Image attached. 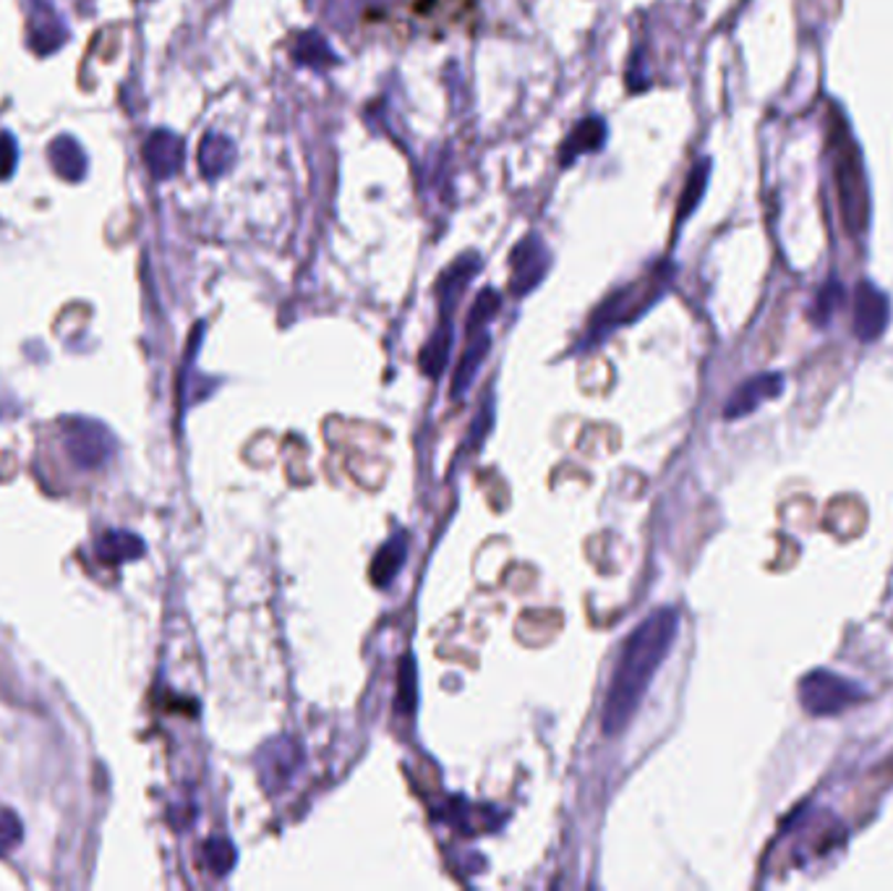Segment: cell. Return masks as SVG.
I'll use <instances>...</instances> for the list:
<instances>
[{
	"instance_id": "277c9868",
	"label": "cell",
	"mask_w": 893,
	"mask_h": 891,
	"mask_svg": "<svg viewBox=\"0 0 893 891\" xmlns=\"http://www.w3.org/2000/svg\"><path fill=\"white\" fill-rule=\"evenodd\" d=\"M799 703L812 716H833L865 699L852 680L831 670H812L799 680Z\"/></svg>"
},
{
	"instance_id": "ac0fdd59",
	"label": "cell",
	"mask_w": 893,
	"mask_h": 891,
	"mask_svg": "<svg viewBox=\"0 0 893 891\" xmlns=\"http://www.w3.org/2000/svg\"><path fill=\"white\" fill-rule=\"evenodd\" d=\"M48 160L63 181H82L86 172V157L71 136H55L48 147Z\"/></svg>"
},
{
	"instance_id": "8992f818",
	"label": "cell",
	"mask_w": 893,
	"mask_h": 891,
	"mask_svg": "<svg viewBox=\"0 0 893 891\" xmlns=\"http://www.w3.org/2000/svg\"><path fill=\"white\" fill-rule=\"evenodd\" d=\"M551 268V254L546 249L542 235L528 233L515 243L509 251V293L515 298H523L533 287L544 283L546 272Z\"/></svg>"
},
{
	"instance_id": "7c38bea8",
	"label": "cell",
	"mask_w": 893,
	"mask_h": 891,
	"mask_svg": "<svg viewBox=\"0 0 893 891\" xmlns=\"http://www.w3.org/2000/svg\"><path fill=\"white\" fill-rule=\"evenodd\" d=\"M603 141H607V120L599 118V115H588V118H582L580 124L567 134V139L561 141L559 165L561 168H570V165L578 163L582 155L599 153Z\"/></svg>"
},
{
	"instance_id": "603a6c76",
	"label": "cell",
	"mask_w": 893,
	"mask_h": 891,
	"mask_svg": "<svg viewBox=\"0 0 893 891\" xmlns=\"http://www.w3.org/2000/svg\"><path fill=\"white\" fill-rule=\"evenodd\" d=\"M235 858H238L235 847H233V842H230V839L214 837V839H210V842L204 845V862H207V868H210L214 876H228L230 868L235 866Z\"/></svg>"
},
{
	"instance_id": "3957f363",
	"label": "cell",
	"mask_w": 893,
	"mask_h": 891,
	"mask_svg": "<svg viewBox=\"0 0 893 891\" xmlns=\"http://www.w3.org/2000/svg\"><path fill=\"white\" fill-rule=\"evenodd\" d=\"M674 277V264L672 262H659L653 264L645 275H640L632 283L617 287L611 291L607 298L601 301L599 308L590 314L588 329L582 335L580 348H596V345L607 340L611 333H617L619 327L632 325V322L640 319L648 308H651L661 296L669 291Z\"/></svg>"
},
{
	"instance_id": "83f0119b",
	"label": "cell",
	"mask_w": 893,
	"mask_h": 891,
	"mask_svg": "<svg viewBox=\"0 0 893 891\" xmlns=\"http://www.w3.org/2000/svg\"><path fill=\"white\" fill-rule=\"evenodd\" d=\"M486 421H492V406L481 408L479 419H475V423H473V444H479L486 437V431H488Z\"/></svg>"
},
{
	"instance_id": "d4e9b609",
	"label": "cell",
	"mask_w": 893,
	"mask_h": 891,
	"mask_svg": "<svg viewBox=\"0 0 893 891\" xmlns=\"http://www.w3.org/2000/svg\"><path fill=\"white\" fill-rule=\"evenodd\" d=\"M841 301H844V287H841V283H837V280H828V283L820 287L816 306H812V319H816L818 325H826V322L831 319V314L841 306Z\"/></svg>"
},
{
	"instance_id": "5b68a950",
	"label": "cell",
	"mask_w": 893,
	"mask_h": 891,
	"mask_svg": "<svg viewBox=\"0 0 893 891\" xmlns=\"http://www.w3.org/2000/svg\"><path fill=\"white\" fill-rule=\"evenodd\" d=\"M63 448H66L69 458L74 460L78 469H99L111 460L115 440L103 423L74 419L66 421V429H63Z\"/></svg>"
},
{
	"instance_id": "4316f807",
	"label": "cell",
	"mask_w": 893,
	"mask_h": 891,
	"mask_svg": "<svg viewBox=\"0 0 893 891\" xmlns=\"http://www.w3.org/2000/svg\"><path fill=\"white\" fill-rule=\"evenodd\" d=\"M17 160H19V153H17V144H13V136L3 134L0 136V181L11 178L13 168H17Z\"/></svg>"
},
{
	"instance_id": "6da1fadb",
	"label": "cell",
	"mask_w": 893,
	"mask_h": 891,
	"mask_svg": "<svg viewBox=\"0 0 893 891\" xmlns=\"http://www.w3.org/2000/svg\"><path fill=\"white\" fill-rule=\"evenodd\" d=\"M676 632H680V612L672 607L651 612L630 632L628 641L622 643V651H619L607 699H603V735L617 737L630 727L632 716L643 703V695L651 688L653 674L659 672V667L672 651Z\"/></svg>"
},
{
	"instance_id": "44dd1931",
	"label": "cell",
	"mask_w": 893,
	"mask_h": 891,
	"mask_svg": "<svg viewBox=\"0 0 893 891\" xmlns=\"http://www.w3.org/2000/svg\"><path fill=\"white\" fill-rule=\"evenodd\" d=\"M708 178H711V160L695 163V168L690 170V176H687V184H684L680 205H676V228H680L682 222L695 212V207L701 205L705 186H708Z\"/></svg>"
},
{
	"instance_id": "ba28073f",
	"label": "cell",
	"mask_w": 893,
	"mask_h": 891,
	"mask_svg": "<svg viewBox=\"0 0 893 891\" xmlns=\"http://www.w3.org/2000/svg\"><path fill=\"white\" fill-rule=\"evenodd\" d=\"M301 761H304V747L295 737H277L266 743L262 756H259V774H262L266 793L283 789L298 772Z\"/></svg>"
},
{
	"instance_id": "9c48e42d",
	"label": "cell",
	"mask_w": 893,
	"mask_h": 891,
	"mask_svg": "<svg viewBox=\"0 0 893 891\" xmlns=\"http://www.w3.org/2000/svg\"><path fill=\"white\" fill-rule=\"evenodd\" d=\"M784 390L781 374H758V377L742 382L724 406V419H742L758 411L763 402L779 398Z\"/></svg>"
},
{
	"instance_id": "e0dca14e",
	"label": "cell",
	"mask_w": 893,
	"mask_h": 891,
	"mask_svg": "<svg viewBox=\"0 0 893 891\" xmlns=\"http://www.w3.org/2000/svg\"><path fill=\"white\" fill-rule=\"evenodd\" d=\"M233 163H235V147L228 136L207 134L204 139H201V147H199L201 176L214 181V178L225 176V172L233 168Z\"/></svg>"
},
{
	"instance_id": "cb8c5ba5",
	"label": "cell",
	"mask_w": 893,
	"mask_h": 891,
	"mask_svg": "<svg viewBox=\"0 0 893 891\" xmlns=\"http://www.w3.org/2000/svg\"><path fill=\"white\" fill-rule=\"evenodd\" d=\"M416 661L413 657H402L400 678H398V711L400 714H413L416 709Z\"/></svg>"
},
{
	"instance_id": "30bf717a",
	"label": "cell",
	"mask_w": 893,
	"mask_h": 891,
	"mask_svg": "<svg viewBox=\"0 0 893 891\" xmlns=\"http://www.w3.org/2000/svg\"><path fill=\"white\" fill-rule=\"evenodd\" d=\"M183 139L172 132H165V128L153 132L149 139L144 141V163H147L149 172H153V178H157V181L178 176V170L183 168Z\"/></svg>"
},
{
	"instance_id": "8fae6325",
	"label": "cell",
	"mask_w": 893,
	"mask_h": 891,
	"mask_svg": "<svg viewBox=\"0 0 893 891\" xmlns=\"http://www.w3.org/2000/svg\"><path fill=\"white\" fill-rule=\"evenodd\" d=\"M479 270H481V256L475 254V251H467V254L458 256L455 262L442 272V277L437 280V298L442 319H450L452 308H455L460 296L465 293V287L471 285V280L479 275Z\"/></svg>"
},
{
	"instance_id": "5bb4252c",
	"label": "cell",
	"mask_w": 893,
	"mask_h": 891,
	"mask_svg": "<svg viewBox=\"0 0 893 891\" xmlns=\"http://www.w3.org/2000/svg\"><path fill=\"white\" fill-rule=\"evenodd\" d=\"M144 542L136 534H128V531H105L103 536L95 542V555L99 563L105 565H120V563H134L144 555Z\"/></svg>"
},
{
	"instance_id": "ffe728a7",
	"label": "cell",
	"mask_w": 893,
	"mask_h": 891,
	"mask_svg": "<svg viewBox=\"0 0 893 891\" xmlns=\"http://www.w3.org/2000/svg\"><path fill=\"white\" fill-rule=\"evenodd\" d=\"M63 40H66V27H63V21L57 19L55 13L42 11L40 19H34L32 24H29V45H32L34 53L40 55L55 53V50L63 45Z\"/></svg>"
},
{
	"instance_id": "9a60e30c",
	"label": "cell",
	"mask_w": 893,
	"mask_h": 891,
	"mask_svg": "<svg viewBox=\"0 0 893 891\" xmlns=\"http://www.w3.org/2000/svg\"><path fill=\"white\" fill-rule=\"evenodd\" d=\"M291 55L301 69L327 71V69L337 66V55L333 53V48H329L327 40H324L319 32H314V29L301 32L298 38L293 40Z\"/></svg>"
},
{
	"instance_id": "d6986e66",
	"label": "cell",
	"mask_w": 893,
	"mask_h": 891,
	"mask_svg": "<svg viewBox=\"0 0 893 891\" xmlns=\"http://www.w3.org/2000/svg\"><path fill=\"white\" fill-rule=\"evenodd\" d=\"M450 348H452V325H450V319H442L439 322V327L434 329V335H431L427 345H423V350L419 356L421 371L429 374L431 379H437L439 374L444 371L446 358H450Z\"/></svg>"
},
{
	"instance_id": "52a82bcc",
	"label": "cell",
	"mask_w": 893,
	"mask_h": 891,
	"mask_svg": "<svg viewBox=\"0 0 893 891\" xmlns=\"http://www.w3.org/2000/svg\"><path fill=\"white\" fill-rule=\"evenodd\" d=\"M891 322V301L881 287L862 280L854 291V335L862 343H873L885 333Z\"/></svg>"
},
{
	"instance_id": "4fadbf2b",
	"label": "cell",
	"mask_w": 893,
	"mask_h": 891,
	"mask_svg": "<svg viewBox=\"0 0 893 891\" xmlns=\"http://www.w3.org/2000/svg\"><path fill=\"white\" fill-rule=\"evenodd\" d=\"M488 348H492V335H488L486 329L467 335V345L463 356H460L455 374H452V398H460V395L473 385L475 374H479V369L486 361Z\"/></svg>"
},
{
	"instance_id": "7a4b0ae2",
	"label": "cell",
	"mask_w": 893,
	"mask_h": 891,
	"mask_svg": "<svg viewBox=\"0 0 893 891\" xmlns=\"http://www.w3.org/2000/svg\"><path fill=\"white\" fill-rule=\"evenodd\" d=\"M828 157H831L833 184L841 220L849 235H862L870 226V191L862 153L857 147L847 115L839 105L828 107Z\"/></svg>"
},
{
	"instance_id": "2e32d148",
	"label": "cell",
	"mask_w": 893,
	"mask_h": 891,
	"mask_svg": "<svg viewBox=\"0 0 893 891\" xmlns=\"http://www.w3.org/2000/svg\"><path fill=\"white\" fill-rule=\"evenodd\" d=\"M408 544L410 538L406 531H400V534H395L390 542L385 546H379L377 557H374L371 563V580L374 586H390L395 580V575L402 570V565H406V557H408Z\"/></svg>"
},
{
	"instance_id": "484cf974",
	"label": "cell",
	"mask_w": 893,
	"mask_h": 891,
	"mask_svg": "<svg viewBox=\"0 0 893 891\" xmlns=\"http://www.w3.org/2000/svg\"><path fill=\"white\" fill-rule=\"evenodd\" d=\"M21 842V821L9 808H0V858Z\"/></svg>"
},
{
	"instance_id": "7402d4cb",
	"label": "cell",
	"mask_w": 893,
	"mask_h": 891,
	"mask_svg": "<svg viewBox=\"0 0 893 891\" xmlns=\"http://www.w3.org/2000/svg\"><path fill=\"white\" fill-rule=\"evenodd\" d=\"M500 306H502L500 293L492 291V287H484V291L475 296L471 312H467L465 333L473 335V333H481V329H486L488 322H492L496 312H500Z\"/></svg>"
}]
</instances>
